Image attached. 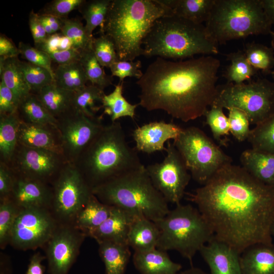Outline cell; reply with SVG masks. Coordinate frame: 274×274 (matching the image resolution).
Wrapping results in <instances>:
<instances>
[{
  "label": "cell",
  "mask_w": 274,
  "mask_h": 274,
  "mask_svg": "<svg viewBox=\"0 0 274 274\" xmlns=\"http://www.w3.org/2000/svg\"><path fill=\"white\" fill-rule=\"evenodd\" d=\"M62 35L70 41L72 48L81 52L92 47L93 37H90L82 22L76 19H62Z\"/></svg>",
  "instance_id": "obj_42"
},
{
  "label": "cell",
  "mask_w": 274,
  "mask_h": 274,
  "mask_svg": "<svg viewBox=\"0 0 274 274\" xmlns=\"http://www.w3.org/2000/svg\"><path fill=\"white\" fill-rule=\"evenodd\" d=\"M112 0L86 1L79 8L86 24L88 35L92 37V32L97 26L101 27L106 18Z\"/></svg>",
  "instance_id": "obj_38"
},
{
  "label": "cell",
  "mask_w": 274,
  "mask_h": 274,
  "mask_svg": "<svg viewBox=\"0 0 274 274\" xmlns=\"http://www.w3.org/2000/svg\"><path fill=\"white\" fill-rule=\"evenodd\" d=\"M270 35L271 38V46H272V48L274 50V31H272Z\"/></svg>",
  "instance_id": "obj_61"
},
{
  "label": "cell",
  "mask_w": 274,
  "mask_h": 274,
  "mask_svg": "<svg viewBox=\"0 0 274 274\" xmlns=\"http://www.w3.org/2000/svg\"><path fill=\"white\" fill-rule=\"evenodd\" d=\"M51 211L59 224L73 225L78 213L92 194L83 176L72 163L66 162L51 184Z\"/></svg>",
  "instance_id": "obj_11"
},
{
  "label": "cell",
  "mask_w": 274,
  "mask_h": 274,
  "mask_svg": "<svg viewBox=\"0 0 274 274\" xmlns=\"http://www.w3.org/2000/svg\"><path fill=\"white\" fill-rule=\"evenodd\" d=\"M13 268L10 257L6 254L0 253V274H12Z\"/></svg>",
  "instance_id": "obj_56"
},
{
  "label": "cell",
  "mask_w": 274,
  "mask_h": 274,
  "mask_svg": "<svg viewBox=\"0 0 274 274\" xmlns=\"http://www.w3.org/2000/svg\"><path fill=\"white\" fill-rule=\"evenodd\" d=\"M40 15L42 16L43 18L50 25L54 33H56L58 30H61L63 24L62 19H60L51 15Z\"/></svg>",
  "instance_id": "obj_58"
},
{
  "label": "cell",
  "mask_w": 274,
  "mask_h": 274,
  "mask_svg": "<svg viewBox=\"0 0 274 274\" xmlns=\"http://www.w3.org/2000/svg\"><path fill=\"white\" fill-rule=\"evenodd\" d=\"M180 274H209L198 267L192 266L190 268L180 272Z\"/></svg>",
  "instance_id": "obj_59"
},
{
  "label": "cell",
  "mask_w": 274,
  "mask_h": 274,
  "mask_svg": "<svg viewBox=\"0 0 274 274\" xmlns=\"http://www.w3.org/2000/svg\"><path fill=\"white\" fill-rule=\"evenodd\" d=\"M271 233L272 235L274 236V221L273 222L271 228Z\"/></svg>",
  "instance_id": "obj_62"
},
{
  "label": "cell",
  "mask_w": 274,
  "mask_h": 274,
  "mask_svg": "<svg viewBox=\"0 0 274 274\" xmlns=\"http://www.w3.org/2000/svg\"><path fill=\"white\" fill-rule=\"evenodd\" d=\"M223 108L212 105L205 113L206 123L210 127L214 138L223 145H225L222 137L229 134L228 118L223 112Z\"/></svg>",
  "instance_id": "obj_44"
},
{
  "label": "cell",
  "mask_w": 274,
  "mask_h": 274,
  "mask_svg": "<svg viewBox=\"0 0 274 274\" xmlns=\"http://www.w3.org/2000/svg\"><path fill=\"white\" fill-rule=\"evenodd\" d=\"M160 230L156 224L142 215H136L130 224L127 244L134 252L156 248Z\"/></svg>",
  "instance_id": "obj_25"
},
{
  "label": "cell",
  "mask_w": 274,
  "mask_h": 274,
  "mask_svg": "<svg viewBox=\"0 0 274 274\" xmlns=\"http://www.w3.org/2000/svg\"><path fill=\"white\" fill-rule=\"evenodd\" d=\"M124 81L115 85L113 91L105 94L101 101V108L104 114L110 116L112 122L117 121L122 117H128L133 119L135 111L139 104H131L123 95Z\"/></svg>",
  "instance_id": "obj_32"
},
{
  "label": "cell",
  "mask_w": 274,
  "mask_h": 274,
  "mask_svg": "<svg viewBox=\"0 0 274 274\" xmlns=\"http://www.w3.org/2000/svg\"><path fill=\"white\" fill-rule=\"evenodd\" d=\"M165 152L161 162L149 164L146 169L153 186L166 201L177 205L181 203L192 177L173 143L167 142Z\"/></svg>",
  "instance_id": "obj_12"
},
{
  "label": "cell",
  "mask_w": 274,
  "mask_h": 274,
  "mask_svg": "<svg viewBox=\"0 0 274 274\" xmlns=\"http://www.w3.org/2000/svg\"><path fill=\"white\" fill-rule=\"evenodd\" d=\"M20 55L18 47L6 36H0V59L17 57Z\"/></svg>",
  "instance_id": "obj_54"
},
{
  "label": "cell",
  "mask_w": 274,
  "mask_h": 274,
  "mask_svg": "<svg viewBox=\"0 0 274 274\" xmlns=\"http://www.w3.org/2000/svg\"><path fill=\"white\" fill-rule=\"evenodd\" d=\"M101 117H88L75 109L57 120L61 141L62 155L74 164L104 126Z\"/></svg>",
  "instance_id": "obj_14"
},
{
  "label": "cell",
  "mask_w": 274,
  "mask_h": 274,
  "mask_svg": "<svg viewBox=\"0 0 274 274\" xmlns=\"http://www.w3.org/2000/svg\"><path fill=\"white\" fill-rule=\"evenodd\" d=\"M247 140L254 149L274 153V114L251 129Z\"/></svg>",
  "instance_id": "obj_40"
},
{
  "label": "cell",
  "mask_w": 274,
  "mask_h": 274,
  "mask_svg": "<svg viewBox=\"0 0 274 274\" xmlns=\"http://www.w3.org/2000/svg\"><path fill=\"white\" fill-rule=\"evenodd\" d=\"M15 176L6 163L0 162V200L10 198L13 190Z\"/></svg>",
  "instance_id": "obj_51"
},
{
  "label": "cell",
  "mask_w": 274,
  "mask_h": 274,
  "mask_svg": "<svg viewBox=\"0 0 274 274\" xmlns=\"http://www.w3.org/2000/svg\"><path fill=\"white\" fill-rule=\"evenodd\" d=\"M250 64L264 74H270L274 67V50L260 43L252 42L246 45L243 50Z\"/></svg>",
  "instance_id": "obj_39"
},
{
  "label": "cell",
  "mask_w": 274,
  "mask_h": 274,
  "mask_svg": "<svg viewBox=\"0 0 274 274\" xmlns=\"http://www.w3.org/2000/svg\"><path fill=\"white\" fill-rule=\"evenodd\" d=\"M270 74L271 75V77L272 78V79H273V82L274 83V71H272L270 73Z\"/></svg>",
  "instance_id": "obj_63"
},
{
  "label": "cell",
  "mask_w": 274,
  "mask_h": 274,
  "mask_svg": "<svg viewBox=\"0 0 274 274\" xmlns=\"http://www.w3.org/2000/svg\"><path fill=\"white\" fill-rule=\"evenodd\" d=\"M137 214L114 207L110 216L99 227L89 232L87 236L97 243L113 242L127 244L131 222Z\"/></svg>",
  "instance_id": "obj_21"
},
{
  "label": "cell",
  "mask_w": 274,
  "mask_h": 274,
  "mask_svg": "<svg viewBox=\"0 0 274 274\" xmlns=\"http://www.w3.org/2000/svg\"><path fill=\"white\" fill-rule=\"evenodd\" d=\"M160 230L156 248L175 250L192 265L197 252L214 236L197 208L190 204L176 205L162 219L155 222Z\"/></svg>",
  "instance_id": "obj_8"
},
{
  "label": "cell",
  "mask_w": 274,
  "mask_h": 274,
  "mask_svg": "<svg viewBox=\"0 0 274 274\" xmlns=\"http://www.w3.org/2000/svg\"><path fill=\"white\" fill-rule=\"evenodd\" d=\"M240 160L242 167L254 178L274 187V153L251 148L242 153Z\"/></svg>",
  "instance_id": "obj_24"
},
{
  "label": "cell",
  "mask_w": 274,
  "mask_h": 274,
  "mask_svg": "<svg viewBox=\"0 0 274 274\" xmlns=\"http://www.w3.org/2000/svg\"><path fill=\"white\" fill-rule=\"evenodd\" d=\"M58 224L49 209H21L12 230L9 245L23 251L44 247Z\"/></svg>",
  "instance_id": "obj_13"
},
{
  "label": "cell",
  "mask_w": 274,
  "mask_h": 274,
  "mask_svg": "<svg viewBox=\"0 0 274 274\" xmlns=\"http://www.w3.org/2000/svg\"><path fill=\"white\" fill-rule=\"evenodd\" d=\"M86 235L72 224H58L44 247L49 274H68Z\"/></svg>",
  "instance_id": "obj_16"
},
{
  "label": "cell",
  "mask_w": 274,
  "mask_h": 274,
  "mask_svg": "<svg viewBox=\"0 0 274 274\" xmlns=\"http://www.w3.org/2000/svg\"><path fill=\"white\" fill-rule=\"evenodd\" d=\"M212 105L244 112L256 125L274 114V83L258 78L248 83H226L217 86Z\"/></svg>",
  "instance_id": "obj_10"
},
{
  "label": "cell",
  "mask_w": 274,
  "mask_h": 274,
  "mask_svg": "<svg viewBox=\"0 0 274 274\" xmlns=\"http://www.w3.org/2000/svg\"><path fill=\"white\" fill-rule=\"evenodd\" d=\"M182 130L183 128L175 123L163 121L144 124L133 131L135 149L148 154L165 151V143L170 140H175Z\"/></svg>",
  "instance_id": "obj_17"
},
{
  "label": "cell",
  "mask_w": 274,
  "mask_h": 274,
  "mask_svg": "<svg viewBox=\"0 0 274 274\" xmlns=\"http://www.w3.org/2000/svg\"><path fill=\"white\" fill-rule=\"evenodd\" d=\"M228 121L229 131L239 142L248 140L251 129H250V120L247 114L243 111L236 108H229Z\"/></svg>",
  "instance_id": "obj_46"
},
{
  "label": "cell",
  "mask_w": 274,
  "mask_h": 274,
  "mask_svg": "<svg viewBox=\"0 0 274 274\" xmlns=\"http://www.w3.org/2000/svg\"><path fill=\"white\" fill-rule=\"evenodd\" d=\"M210 274H242L239 254L215 236L199 250Z\"/></svg>",
  "instance_id": "obj_19"
},
{
  "label": "cell",
  "mask_w": 274,
  "mask_h": 274,
  "mask_svg": "<svg viewBox=\"0 0 274 274\" xmlns=\"http://www.w3.org/2000/svg\"><path fill=\"white\" fill-rule=\"evenodd\" d=\"M105 93L98 87L89 84L79 91L75 92L73 107L75 110L88 117H95V114L101 108L100 103Z\"/></svg>",
  "instance_id": "obj_36"
},
{
  "label": "cell",
  "mask_w": 274,
  "mask_h": 274,
  "mask_svg": "<svg viewBox=\"0 0 274 274\" xmlns=\"http://www.w3.org/2000/svg\"><path fill=\"white\" fill-rule=\"evenodd\" d=\"M242 274H274V245L258 244L241 254Z\"/></svg>",
  "instance_id": "obj_23"
},
{
  "label": "cell",
  "mask_w": 274,
  "mask_h": 274,
  "mask_svg": "<svg viewBox=\"0 0 274 274\" xmlns=\"http://www.w3.org/2000/svg\"><path fill=\"white\" fill-rule=\"evenodd\" d=\"M141 66V62L140 60L133 61L118 59L111 66L110 69L112 76L118 77L119 82H122L127 77L140 79L143 75L140 70Z\"/></svg>",
  "instance_id": "obj_48"
},
{
  "label": "cell",
  "mask_w": 274,
  "mask_h": 274,
  "mask_svg": "<svg viewBox=\"0 0 274 274\" xmlns=\"http://www.w3.org/2000/svg\"><path fill=\"white\" fill-rule=\"evenodd\" d=\"M17 57L0 59L1 81L14 93L19 102L31 93L18 65Z\"/></svg>",
  "instance_id": "obj_31"
},
{
  "label": "cell",
  "mask_w": 274,
  "mask_h": 274,
  "mask_svg": "<svg viewBox=\"0 0 274 274\" xmlns=\"http://www.w3.org/2000/svg\"><path fill=\"white\" fill-rule=\"evenodd\" d=\"M20 209L10 198L0 200V248L2 250L10 244L12 230Z\"/></svg>",
  "instance_id": "obj_43"
},
{
  "label": "cell",
  "mask_w": 274,
  "mask_h": 274,
  "mask_svg": "<svg viewBox=\"0 0 274 274\" xmlns=\"http://www.w3.org/2000/svg\"><path fill=\"white\" fill-rule=\"evenodd\" d=\"M19 102L13 92L1 81L0 115L17 113Z\"/></svg>",
  "instance_id": "obj_50"
},
{
  "label": "cell",
  "mask_w": 274,
  "mask_h": 274,
  "mask_svg": "<svg viewBox=\"0 0 274 274\" xmlns=\"http://www.w3.org/2000/svg\"><path fill=\"white\" fill-rule=\"evenodd\" d=\"M98 253L106 274H125L131 256L127 244L113 242L98 243Z\"/></svg>",
  "instance_id": "obj_29"
},
{
  "label": "cell",
  "mask_w": 274,
  "mask_h": 274,
  "mask_svg": "<svg viewBox=\"0 0 274 274\" xmlns=\"http://www.w3.org/2000/svg\"><path fill=\"white\" fill-rule=\"evenodd\" d=\"M87 79L91 84L102 90L112 84L113 76L106 74L96 59L92 47L80 52L79 59Z\"/></svg>",
  "instance_id": "obj_37"
},
{
  "label": "cell",
  "mask_w": 274,
  "mask_h": 274,
  "mask_svg": "<svg viewBox=\"0 0 274 274\" xmlns=\"http://www.w3.org/2000/svg\"><path fill=\"white\" fill-rule=\"evenodd\" d=\"M216 0H161L174 14L196 24L208 20Z\"/></svg>",
  "instance_id": "obj_28"
},
{
  "label": "cell",
  "mask_w": 274,
  "mask_h": 274,
  "mask_svg": "<svg viewBox=\"0 0 274 274\" xmlns=\"http://www.w3.org/2000/svg\"><path fill=\"white\" fill-rule=\"evenodd\" d=\"M17 113L21 122L57 126V120L49 113L37 95L33 93L20 101Z\"/></svg>",
  "instance_id": "obj_33"
},
{
  "label": "cell",
  "mask_w": 274,
  "mask_h": 274,
  "mask_svg": "<svg viewBox=\"0 0 274 274\" xmlns=\"http://www.w3.org/2000/svg\"><path fill=\"white\" fill-rule=\"evenodd\" d=\"M84 2V0H54L45 7L44 13L42 14L65 19L71 12L79 9Z\"/></svg>",
  "instance_id": "obj_49"
},
{
  "label": "cell",
  "mask_w": 274,
  "mask_h": 274,
  "mask_svg": "<svg viewBox=\"0 0 274 274\" xmlns=\"http://www.w3.org/2000/svg\"><path fill=\"white\" fill-rule=\"evenodd\" d=\"M28 23L36 46L44 43L48 36L39 20V14L32 11L29 14Z\"/></svg>",
  "instance_id": "obj_52"
},
{
  "label": "cell",
  "mask_w": 274,
  "mask_h": 274,
  "mask_svg": "<svg viewBox=\"0 0 274 274\" xmlns=\"http://www.w3.org/2000/svg\"><path fill=\"white\" fill-rule=\"evenodd\" d=\"M74 93L59 87L54 82L42 88L36 94L49 113L57 120L74 110Z\"/></svg>",
  "instance_id": "obj_27"
},
{
  "label": "cell",
  "mask_w": 274,
  "mask_h": 274,
  "mask_svg": "<svg viewBox=\"0 0 274 274\" xmlns=\"http://www.w3.org/2000/svg\"><path fill=\"white\" fill-rule=\"evenodd\" d=\"M132 261L140 274H177L182 267L171 260L166 251L157 248L134 252Z\"/></svg>",
  "instance_id": "obj_22"
},
{
  "label": "cell",
  "mask_w": 274,
  "mask_h": 274,
  "mask_svg": "<svg viewBox=\"0 0 274 274\" xmlns=\"http://www.w3.org/2000/svg\"><path fill=\"white\" fill-rule=\"evenodd\" d=\"M136 151L117 121L104 125L74 164L92 189L143 165Z\"/></svg>",
  "instance_id": "obj_4"
},
{
  "label": "cell",
  "mask_w": 274,
  "mask_h": 274,
  "mask_svg": "<svg viewBox=\"0 0 274 274\" xmlns=\"http://www.w3.org/2000/svg\"><path fill=\"white\" fill-rule=\"evenodd\" d=\"M174 14L161 0H112L100 34L109 37L119 60L133 61L143 55V43L155 21Z\"/></svg>",
  "instance_id": "obj_3"
},
{
  "label": "cell",
  "mask_w": 274,
  "mask_h": 274,
  "mask_svg": "<svg viewBox=\"0 0 274 274\" xmlns=\"http://www.w3.org/2000/svg\"><path fill=\"white\" fill-rule=\"evenodd\" d=\"M220 66V60L212 55L179 61L157 57L136 82L139 104L184 122L204 116L217 93Z\"/></svg>",
  "instance_id": "obj_2"
},
{
  "label": "cell",
  "mask_w": 274,
  "mask_h": 274,
  "mask_svg": "<svg viewBox=\"0 0 274 274\" xmlns=\"http://www.w3.org/2000/svg\"><path fill=\"white\" fill-rule=\"evenodd\" d=\"M18 47L20 55L26 61L47 69L54 76L52 61L46 52L23 42H20Z\"/></svg>",
  "instance_id": "obj_47"
},
{
  "label": "cell",
  "mask_w": 274,
  "mask_h": 274,
  "mask_svg": "<svg viewBox=\"0 0 274 274\" xmlns=\"http://www.w3.org/2000/svg\"><path fill=\"white\" fill-rule=\"evenodd\" d=\"M66 163L61 154L18 144L7 165L16 177L37 180L51 185Z\"/></svg>",
  "instance_id": "obj_15"
},
{
  "label": "cell",
  "mask_w": 274,
  "mask_h": 274,
  "mask_svg": "<svg viewBox=\"0 0 274 274\" xmlns=\"http://www.w3.org/2000/svg\"><path fill=\"white\" fill-rule=\"evenodd\" d=\"M54 73L55 84L66 90L77 92L86 86L88 82L79 60L59 65Z\"/></svg>",
  "instance_id": "obj_34"
},
{
  "label": "cell",
  "mask_w": 274,
  "mask_h": 274,
  "mask_svg": "<svg viewBox=\"0 0 274 274\" xmlns=\"http://www.w3.org/2000/svg\"><path fill=\"white\" fill-rule=\"evenodd\" d=\"M218 45L204 25L173 14L155 21L144 40L143 55L183 60L197 54H217Z\"/></svg>",
  "instance_id": "obj_5"
},
{
  "label": "cell",
  "mask_w": 274,
  "mask_h": 274,
  "mask_svg": "<svg viewBox=\"0 0 274 274\" xmlns=\"http://www.w3.org/2000/svg\"><path fill=\"white\" fill-rule=\"evenodd\" d=\"M18 142L25 147L46 150L62 155L60 134L57 126L21 121L18 131Z\"/></svg>",
  "instance_id": "obj_20"
},
{
  "label": "cell",
  "mask_w": 274,
  "mask_h": 274,
  "mask_svg": "<svg viewBox=\"0 0 274 274\" xmlns=\"http://www.w3.org/2000/svg\"><path fill=\"white\" fill-rule=\"evenodd\" d=\"M226 56V59L230 62L223 75L227 83L250 82L252 78L257 74L258 71L250 64L243 51L231 52Z\"/></svg>",
  "instance_id": "obj_35"
},
{
  "label": "cell",
  "mask_w": 274,
  "mask_h": 274,
  "mask_svg": "<svg viewBox=\"0 0 274 274\" xmlns=\"http://www.w3.org/2000/svg\"><path fill=\"white\" fill-rule=\"evenodd\" d=\"M173 143L191 177L201 185L220 168L232 162L230 156L195 126L183 128Z\"/></svg>",
  "instance_id": "obj_9"
},
{
  "label": "cell",
  "mask_w": 274,
  "mask_h": 274,
  "mask_svg": "<svg viewBox=\"0 0 274 274\" xmlns=\"http://www.w3.org/2000/svg\"><path fill=\"white\" fill-rule=\"evenodd\" d=\"M92 48L96 59L103 67L110 68L118 60L114 42L105 34H100L99 37L93 38Z\"/></svg>",
  "instance_id": "obj_45"
},
{
  "label": "cell",
  "mask_w": 274,
  "mask_h": 274,
  "mask_svg": "<svg viewBox=\"0 0 274 274\" xmlns=\"http://www.w3.org/2000/svg\"><path fill=\"white\" fill-rule=\"evenodd\" d=\"M46 257L40 252L34 253L30 257L25 274H44L45 266L42 262Z\"/></svg>",
  "instance_id": "obj_55"
},
{
  "label": "cell",
  "mask_w": 274,
  "mask_h": 274,
  "mask_svg": "<svg viewBox=\"0 0 274 274\" xmlns=\"http://www.w3.org/2000/svg\"><path fill=\"white\" fill-rule=\"evenodd\" d=\"M39 18L48 36H50L54 34L50 25L43 18L41 15L39 14Z\"/></svg>",
  "instance_id": "obj_60"
},
{
  "label": "cell",
  "mask_w": 274,
  "mask_h": 274,
  "mask_svg": "<svg viewBox=\"0 0 274 274\" xmlns=\"http://www.w3.org/2000/svg\"><path fill=\"white\" fill-rule=\"evenodd\" d=\"M104 203L142 215L156 222L170 211L168 202L153 186L144 165L92 189Z\"/></svg>",
  "instance_id": "obj_6"
},
{
  "label": "cell",
  "mask_w": 274,
  "mask_h": 274,
  "mask_svg": "<svg viewBox=\"0 0 274 274\" xmlns=\"http://www.w3.org/2000/svg\"><path fill=\"white\" fill-rule=\"evenodd\" d=\"M188 196L215 237L239 254L256 244H272L274 187L242 166H223Z\"/></svg>",
  "instance_id": "obj_1"
},
{
  "label": "cell",
  "mask_w": 274,
  "mask_h": 274,
  "mask_svg": "<svg viewBox=\"0 0 274 274\" xmlns=\"http://www.w3.org/2000/svg\"><path fill=\"white\" fill-rule=\"evenodd\" d=\"M18 65L31 93L37 94L42 88L54 82V76L45 68L19 59Z\"/></svg>",
  "instance_id": "obj_41"
},
{
  "label": "cell",
  "mask_w": 274,
  "mask_h": 274,
  "mask_svg": "<svg viewBox=\"0 0 274 274\" xmlns=\"http://www.w3.org/2000/svg\"><path fill=\"white\" fill-rule=\"evenodd\" d=\"M114 208V207L99 201L92 193L78 213L73 225L87 236L89 232L99 227L110 216Z\"/></svg>",
  "instance_id": "obj_26"
},
{
  "label": "cell",
  "mask_w": 274,
  "mask_h": 274,
  "mask_svg": "<svg viewBox=\"0 0 274 274\" xmlns=\"http://www.w3.org/2000/svg\"><path fill=\"white\" fill-rule=\"evenodd\" d=\"M9 198L20 209L50 210L53 199L52 186L39 180L15 176L14 186Z\"/></svg>",
  "instance_id": "obj_18"
},
{
  "label": "cell",
  "mask_w": 274,
  "mask_h": 274,
  "mask_svg": "<svg viewBox=\"0 0 274 274\" xmlns=\"http://www.w3.org/2000/svg\"><path fill=\"white\" fill-rule=\"evenodd\" d=\"M47 54L52 61L56 62L58 65L79 61L80 58V52L73 48L65 50H58Z\"/></svg>",
  "instance_id": "obj_53"
},
{
  "label": "cell",
  "mask_w": 274,
  "mask_h": 274,
  "mask_svg": "<svg viewBox=\"0 0 274 274\" xmlns=\"http://www.w3.org/2000/svg\"><path fill=\"white\" fill-rule=\"evenodd\" d=\"M20 120L17 113L0 115V162L8 164L18 146Z\"/></svg>",
  "instance_id": "obj_30"
},
{
  "label": "cell",
  "mask_w": 274,
  "mask_h": 274,
  "mask_svg": "<svg viewBox=\"0 0 274 274\" xmlns=\"http://www.w3.org/2000/svg\"><path fill=\"white\" fill-rule=\"evenodd\" d=\"M264 12L271 25L274 24V0H260Z\"/></svg>",
  "instance_id": "obj_57"
},
{
  "label": "cell",
  "mask_w": 274,
  "mask_h": 274,
  "mask_svg": "<svg viewBox=\"0 0 274 274\" xmlns=\"http://www.w3.org/2000/svg\"><path fill=\"white\" fill-rule=\"evenodd\" d=\"M204 26L218 45L272 31L260 0H216Z\"/></svg>",
  "instance_id": "obj_7"
}]
</instances>
